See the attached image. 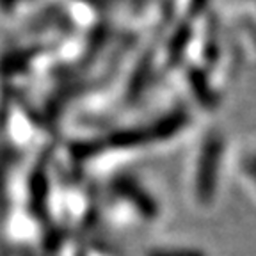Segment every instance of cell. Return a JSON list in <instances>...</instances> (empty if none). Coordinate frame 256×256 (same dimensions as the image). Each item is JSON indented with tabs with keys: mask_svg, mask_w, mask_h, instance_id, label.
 <instances>
[{
	"mask_svg": "<svg viewBox=\"0 0 256 256\" xmlns=\"http://www.w3.org/2000/svg\"><path fill=\"white\" fill-rule=\"evenodd\" d=\"M222 162V139L217 134H210L198 148L194 171H192V196L198 204H210L212 194L216 196Z\"/></svg>",
	"mask_w": 256,
	"mask_h": 256,
	"instance_id": "1",
	"label": "cell"
},
{
	"mask_svg": "<svg viewBox=\"0 0 256 256\" xmlns=\"http://www.w3.org/2000/svg\"><path fill=\"white\" fill-rule=\"evenodd\" d=\"M152 256H206L203 251H198V249L190 248H178V249H164V251H155Z\"/></svg>",
	"mask_w": 256,
	"mask_h": 256,
	"instance_id": "2",
	"label": "cell"
}]
</instances>
